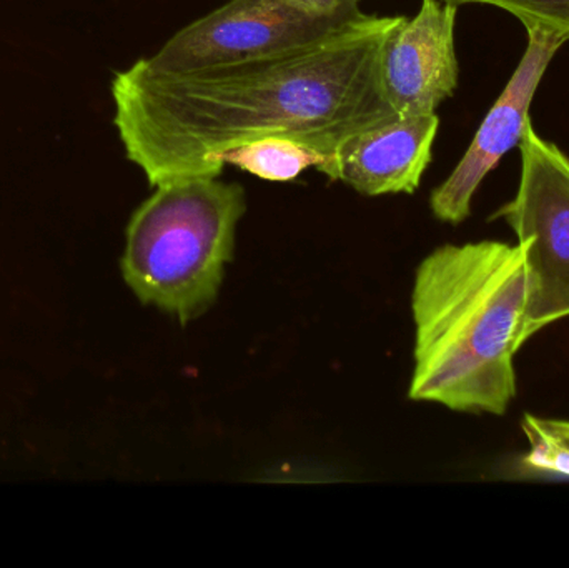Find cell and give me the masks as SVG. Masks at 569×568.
Returning a JSON list of instances; mask_svg holds the SVG:
<instances>
[{
    "label": "cell",
    "mask_w": 569,
    "mask_h": 568,
    "mask_svg": "<svg viewBox=\"0 0 569 568\" xmlns=\"http://www.w3.org/2000/svg\"><path fill=\"white\" fill-rule=\"evenodd\" d=\"M401 17L368 13L320 42L192 72H159L137 60L112 82L127 159L159 187L220 177L227 150L266 137L333 153L398 117L381 87L380 56Z\"/></svg>",
    "instance_id": "obj_1"
},
{
    "label": "cell",
    "mask_w": 569,
    "mask_h": 568,
    "mask_svg": "<svg viewBox=\"0 0 569 568\" xmlns=\"http://www.w3.org/2000/svg\"><path fill=\"white\" fill-rule=\"evenodd\" d=\"M527 253L521 243L438 247L411 293L415 369L408 397L455 412L505 416L517 397L525 339Z\"/></svg>",
    "instance_id": "obj_2"
},
{
    "label": "cell",
    "mask_w": 569,
    "mask_h": 568,
    "mask_svg": "<svg viewBox=\"0 0 569 568\" xmlns=\"http://www.w3.org/2000/svg\"><path fill=\"white\" fill-rule=\"evenodd\" d=\"M246 190L219 177L156 187L127 227L122 276L137 299L186 326L219 296L232 260Z\"/></svg>",
    "instance_id": "obj_3"
},
{
    "label": "cell",
    "mask_w": 569,
    "mask_h": 568,
    "mask_svg": "<svg viewBox=\"0 0 569 568\" xmlns=\"http://www.w3.org/2000/svg\"><path fill=\"white\" fill-rule=\"evenodd\" d=\"M517 196L498 209L525 247L528 307L525 339L569 317V157L525 126Z\"/></svg>",
    "instance_id": "obj_4"
},
{
    "label": "cell",
    "mask_w": 569,
    "mask_h": 568,
    "mask_svg": "<svg viewBox=\"0 0 569 568\" xmlns=\"http://www.w3.org/2000/svg\"><path fill=\"white\" fill-rule=\"evenodd\" d=\"M367 16L358 6L313 12L293 0H230L183 27L142 62L159 72H192L263 59L320 42Z\"/></svg>",
    "instance_id": "obj_5"
},
{
    "label": "cell",
    "mask_w": 569,
    "mask_h": 568,
    "mask_svg": "<svg viewBox=\"0 0 569 568\" xmlns=\"http://www.w3.org/2000/svg\"><path fill=\"white\" fill-rule=\"evenodd\" d=\"M528 46L500 99L491 107L473 142L447 180L431 193V212L441 222L458 226L470 217L471 200L485 177L520 143L530 122V107L538 86L567 40L558 33L530 27Z\"/></svg>",
    "instance_id": "obj_6"
},
{
    "label": "cell",
    "mask_w": 569,
    "mask_h": 568,
    "mask_svg": "<svg viewBox=\"0 0 569 568\" xmlns=\"http://www.w3.org/2000/svg\"><path fill=\"white\" fill-rule=\"evenodd\" d=\"M458 7L423 0L417 16L401 17L381 47L380 80L398 116L437 113L458 86L455 22Z\"/></svg>",
    "instance_id": "obj_7"
},
{
    "label": "cell",
    "mask_w": 569,
    "mask_h": 568,
    "mask_svg": "<svg viewBox=\"0 0 569 568\" xmlns=\"http://www.w3.org/2000/svg\"><path fill=\"white\" fill-rule=\"evenodd\" d=\"M438 127L437 113L395 117L345 140L317 170L365 196L413 193L430 166Z\"/></svg>",
    "instance_id": "obj_8"
},
{
    "label": "cell",
    "mask_w": 569,
    "mask_h": 568,
    "mask_svg": "<svg viewBox=\"0 0 569 568\" xmlns=\"http://www.w3.org/2000/svg\"><path fill=\"white\" fill-rule=\"evenodd\" d=\"M327 157L328 153L318 152L297 140L266 137L227 150L223 163L270 182H288L310 167L318 169Z\"/></svg>",
    "instance_id": "obj_9"
},
{
    "label": "cell",
    "mask_w": 569,
    "mask_h": 568,
    "mask_svg": "<svg viewBox=\"0 0 569 568\" xmlns=\"http://www.w3.org/2000/svg\"><path fill=\"white\" fill-rule=\"evenodd\" d=\"M521 429L528 452L523 466L531 472L569 477V422L525 413Z\"/></svg>",
    "instance_id": "obj_10"
},
{
    "label": "cell",
    "mask_w": 569,
    "mask_h": 568,
    "mask_svg": "<svg viewBox=\"0 0 569 568\" xmlns=\"http://www.w3.org/2000/svg\"><path fill=\"white\" fill-rule=\"evenodd\" d=\"M451 6H467V3H481V6L500 7L511 16L517 17L527 29L538 27L547 32L558 33L569 40V0H441Z\"/></svg>",
    "instance_id": "obj_11"
},
{
    "label": "cell",
    "mask_w": 569,
    "mask_h": 568,
    "mask_svg": "<svg viewBox=\"0 0 569 568\" xmlns=\"http://www.w3.org/2000/svg\"><path fill=\"white\" fill-rule=\"evenodd\" d=\"M293 2L313 12H333L343 7L358 6L360 0H293Z\"/></svg>",
    "instance_id": "obj_12"
}]
</instances>
